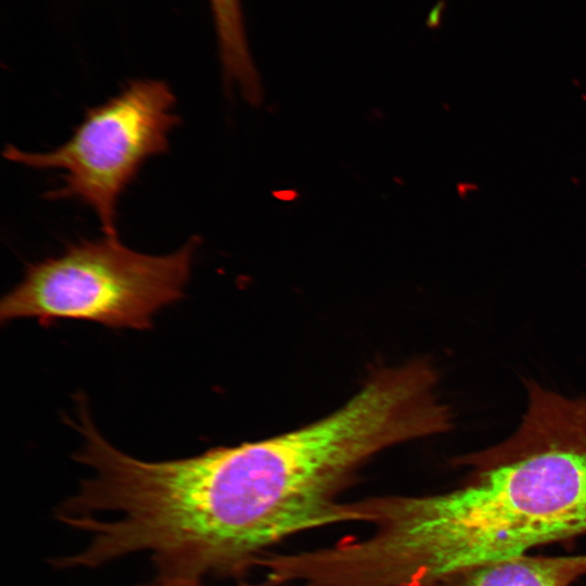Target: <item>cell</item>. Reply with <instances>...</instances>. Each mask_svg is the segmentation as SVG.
Masks as SVG:
<instances>
[{
	"instance_id": "2",
	"label": "cell",
	"mask_w": 586,
	"mask_h": 586,
	"mask_svg": "<svg viewBox=\"0 0 586 586\" xmlns=\"http://www.w3.org/2000/svg\"><path fill=\"white\" fill-rule=\"evenodd\" d=\"M199 237L163 255L137 252L116 237L81 240L61 254L29 264L0 301V321L34 318L42 327L60 319L113 329L146 330L162 308L180 301Z\"/></svg>"
},
{
	"instance_id": "3",
	"label": "cell",
	"mask_w": 586,
	"mask_h": 586,
	"mask_svg": "<svg viewBox=\"0 0 586 586\" xmlns=\"http://www.w3.org/2000/svg\"><path fill=\"white\" fill-rule=\"evenodd\" d=\"M170 87L157 79L129 81L116 95L86 111L72 136L58 148L30 152L13 144L5 160L37 170L62 171L50 200H77L97 215L103 233L116 237L120 195L150 157L165 153L180 124Z\"/></svg>"
},
{
	"instance_id": "5",
	"label": "cell",
	"mask_w": 586,
	"mask_h": 586,
	"mask_svg": "<svg viewBox=\"0 0 586 586\" xmlns=\"http://www.w3.org/2000/svg\"><path fill=\"white\" fill-rule=\"evenodd\" d=\"M138 586H203V584L202 581L193 578L157 575L153 581Z\"/></svg>"
},
{
	"instance_id": "4",
	"label": "cell",
	"mask_w": 586,
	"mask_h": 586,
	"mask_svg": "<svg viewBox=\"0 0 586 586\" xmlns=\"http://www.w3.org/2000/svg\"><path fill=\"white\" fill-rule=\"evenodd\" d=\"M586 576V553L528 556L488 562L438 586H572Z\"/></svg>"
},
{
	"instance_id": "1",
	"label": "cell",
	"mask_w": 586,
	"mask_h": 586,
	"mask_svg": "<svg viewBox=\"0 0 586 586\" xmlns=\"http://www.w3.org/2000/svg\"><path fill=\"white\" fill-rule=\"evenodd\" d=\"M525 399L511 434L459 459L460 486L360 500L373 530L343 545L352 586H438L586 535V397L530 381Z\"/></svg>"
}]
</instances>
